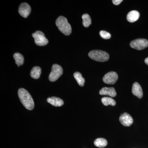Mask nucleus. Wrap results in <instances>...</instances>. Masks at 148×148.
Segmentation results:
<instances>
[{
	"mask_svg": "<svg viewBox=\"0 0 148 148\" xmlns=\"http://www.w3.org/2000/svg\"><path fill=\"white\" fill-rule=\"evenodd\" d=\"M18 96L21 103L27 110H32L34 108V103L32 95L26 89L19 88L18 92Z\"/></svg>",
	"mask_w": 148,
	"mask_h": 148,
	"instance_id": "1",
	"label": "nucleus"
},
{
	"mask_svg": "<svg viewBox=\"0 0 148 148\" xmlns=\"http://www.w3.org/2000/svg\"><path fill=\"white\" fill-rule=\"evenodd\" d=\"M56 24L59 31L66 36H69L71 34L72 28L66 17L60 16L57 18Z\"/></svg>",
	"mask_w": 148,
	"mask_h": 148,
	"instance_id": "2",
	"label": "nucleus"
},
{
	"mask_svg": "<svg viewBox=\"0 0 148 148\" xmlns=\"http://www.w3.org/2000/svg\"><path fill=\"white\" fill-rule=\"evenodd\" d=\"M88 56L92 60L98 62H105L109 59L108 53L102 50H92L88 53Z\"/></svg>",
	"mask_w": 148,
	"mask_h": 148,
	"instance_id": "3",
	"label": "nucleus"
},
{
	"mask_svg": "<svg viewBox=\"0 0 148 148\" xmlns=\"http://www.w3.org/2000/svg\"><path fill=\"white\" fill-rule=\"evenodd\" d=\"M63 73V69L61 66L58 64H53L49 76V79L52 82H55L62 75Z\"/></svg>",
	"mask_w": 148,
	"mask_h": 148,
	"instance_id": "4",
	"label": "nucleus"
},
{
	"mask_svg": "<svg viewBox=\"0 0 148 148\" xmlns=\"http://www.w3.org/2000/svg\"><path fill=\"white\" fill-rule=\"evenodd\" d=\"M32 37L34 39L35 43L37 45L43 46L48 43V40L46 38L44 34L41 31H36L32 34Z\"/></svg>",
	"mask_w": 148,
	"mask_h": 148,
	"instance_id": "5",
	"label": "nucleus"
},
{
	"mask_svg": "<svg viewBox=\"0 0 148 148\" xmlns=\"http://www.w3.org/2000/svg\"><path fill=\"white\" fill-rule=\"evenodd\" d=\"M130 46L137 50H143L148 47V40L146 39H137L130 42Z\"/></svg>",
	"mask_w": 148,
	"mask_h": 148,
	"instance_id": "6",
	"label": "nucleus"
},
{
	"mask_svg": "<svg viewBox=\"0 0 148 148\" xmlns=\"http://www.w3.org/2000/svg\"><path fill=\"white\" fill-rule=\"evenodd\" d=\"M118 79V75L115 72H110L105 75L103 78L104 83L109 84H114Z\"/></svg>",
	"mask_w": 148,
	"mask_h": 148,
	"instance_id": "7",
	"label": "nucleus"
},
{
	"mask_svg": "<svg viewBox=\"0 0 148 148\" xmlns=\"http://www.w3.org/2000/svg\"><path fill=\"white\" fill-rule=\"evenodd\" d=\"M31 6L27 3H23L18 8V12L20 15L24 18H27L31 12Z\"/></svg>",
	"mask_w": 148,
	"mask_h": 148,
	"instance_id": "8",
	"label": "nucleus"
},
{
	"mask_svg": "<svg viewBox=\"0 0 148 148\" xmlns=\"http://www.w3.org/2000/svg\"><path fill=\"white\" fill-rule=\"evenodd\" d=\"M119 121L123 126L128 127L130 126L133 122L132 116L127 113L122 114L119 117Z\"/></svg>",
	"mask_w": 148,
	"mask_h": 148,
	"instance_id": "9",
	"label": "nucleus"
},
{
	"mask_svg": "<svg viewBox=\"0 0 148 148\" xmlns=\"http://www.w3.org/2000/svg\"><path fill=\"white\" fill-rule=\"evenodd\" d=\"M132 91L133 95L141 99L143 98V89L141 86L138 82H135L132 86Z\"/></svg>",
	"mask_w": 148,
	"mask_h": 148,
	"instance_id": "10",
	"label": "nucleus"
},
{
	"mask_svg": "<svg viewBox=\"0 0 148 148\" xmlns=\"http://www.w3.org/2000/svg\"><path fill=\"white\" fill-rule=\"evenodd\" d=\"M100 95H109L112 97L116 96V92L113 87H103L99 92Z\"/></svg>",
	"mask_w": 148,
	"mask_h": 148,
	"instance_id": "11",
	"label": "nucleus"
},
{
	"mask_svg": "<svg viewBox=\"0 0 148 148\" xmlns=\"http://www.w3.org/2000/svg\"><path fill=\"white\" fill-rule=\"evenodd\" d=\"M47 101L48 103L55 107H61L64 104V101L58 97H49L47 98Z\"/></svg>",
	"mask_w": 148,
	"mask_h": 148,
	"instance_id": "12",
	"label": "nucleus"
},
{
	"mask_svg": "<svg viewBox=\"0 0 148 148\" xmlns=\"http://www.w3.org/2000/svg\"><path fill=\"white\" fill-rule=\"evenodd\" d=\"M140 13L136 10L130 12L127 15V19L130 22L132 23L137 21L140 17Z\"/></svg>",
	"mask_w": 148,
	"mask_h": 148,
	"instance_id": "13",
	"label": "nucleus"
},
{
	"mask_svg": "<svg viewBox=\"0 0 148 148\" xmlns=\"http://www.w3.org/2000/svg\"><path fill=\"white\" fill-rule=\"evenodd\" d=\"M41 69L39 66H35L31 71V76L35 79H38L40 78L41 74Z\"/></svg>",
	"mask_w": 148,
	"mask_h": 148,
	"instance_id": "14",
	"label": "nucleus"
},
{
	"mask_svg": "<svg viewBox=\"0 0 148 148\" xmlns=\"http://www.w3.org/2000/svg\"><path fill=\"white\" fill-rule=\"evenodd\" d=\"M94 145L99 148H104L108 145V141L105 138H98L94 142Z\"/></svg>",
	"mask_w": 148,
	"mask_h": 148,
	"instance_id": "15",
	"label": "nucleus"
},
{
	"mask_svg": "<svg viewBox=\"0 0 148 148\" xmlns=\"http://www.w3.org/2000/svg\"><path fill=\"white\" fill-rule=\"evenodd\" d=\"M15 61V63L18 67L23 65L24 63V57L20 53H14L13 55Z\"/></svg>",
	"mask_w": 148,
	"mask_h": 148,
	"instance_id": "16",
	"label": "nucleus"
},
{
	"mask_svg": "<svg viewBox=\"0 0 148 148\" xmlns=\"http://www.w3.org/2000/svg\"><path fill=\"white\" fill-rule=\"evenodd\" d=\"M75 79L77 81V82L80 86H83L85 83V79L82 77V75L79 72H75L73 75Z\"/></svg>",
	"mask_w": 148,
	"mask_h": 148,
	"instance_id": "17",
	"label": "nucleus"
},
{
	"mask_svg": "<svg viewBox=\"0 0 148 148\" xmlns=\"http://www.w3.org/2000/svg\"><path fill=\"white\" fill-rule=\"evenodd\" d=\"M101 101L103 105L105 106L110 105L111 106H115L116 104V102L114 99L110 97H103L101 99Z\"/></svg>",
	"mask_w": 148,
	"mask_h": 148,
	"instance_id": "18",
	"label": "nucleus"
},
{
	"mask_svg": "<svg viewBox=\"0 0 148 148\" xmlns=\"http://www.w3.org/2000/svg\"><path fill=\"white\" fill-rule=\"evenodd\" d=\"M82 23L84 27L87 28L91 24L90 17L87 14H84L82 16Z\"/></svg>",
	"mask_w": 148,
	"mask_h": 148,
	"instance_id": "19",
	"label": "nucleus"
},
{
	"mask_svg": "<svg viewBox=\"0 0 148 148\" xmlns=\"http://www.w3.org/2000/svg\"><path fill=\"white\" fill-rule=\"evenodd\" d=\"M100 35L104 39H108L111 37V35L110 33L105 31H101L100 32Z\"/></svg>",
	"mask_w": 148,
	"mask_h": 148,
	"instance_id": "20",
	"label": "nucleus"
},
{
	"mask_svg": "<svg viewBox=\"0 0 148 148\" xmlns=\"http://www.w3.org/2000/svg\"><path fill=\"white\" fill-rule=\"evenodd\" d=\"M112 1L114 5H119L123 1L122 0H113Z\"/></svg>",
	"mask_w": 148,
	"mask_h": 148,
	"instance_id": "21",
	"label": "nucleus"
},
{
	"mask_svg": "<svg viewBox=\"0 0 148 148\" xmlns=\"http://www.w3.org/2000/svg\"><path fill=\"white\" fill-rule=\"evenodd\" d=\"M145 64L148 66V57L145 59Z\"/></svg>",
	"mask_w": 148,
	"mask_h": 148,
	"instance_id": "22",
	"label": "nucleus"
}]
</instances>
